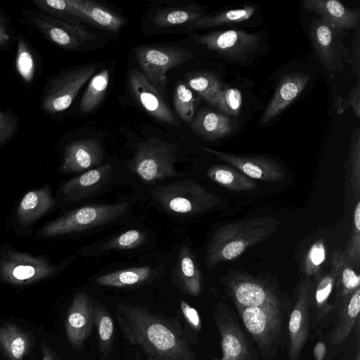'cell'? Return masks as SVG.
<instances>
[{"mask_svg":"<svg viewBox=\"0 0 360 360\" xmlns=\"http://www.w3.org/2000/svg\"><path fill=\"white\" fill-rule=\"evenodd\" d=\"M207 176L223 187L236 192L249 191L257 187L252 179L229 165H214L208 169Z\"/></svg>","mask_w":360,"mask_h":360,"instance_id":"4dcf8cb0","label":"cell"},{"mask_svg":"<svg viewBox=\"0 0 360 360\" xmlns=\"http://www.w3.org/2000/svg\"><path fill=\"white\" fill-rule=\"evenodd\" d=\"M215 325L220 335L221 357L202 360H257V352L233 312L219 303L213 311Z\"/></svg>","mask_w":360,"mask_h":360,"instance_id":"8fae6325","label":"cell"},{"mask_svg":"<svg viewBox=\"0 0 360 360\" xmlns=\"http://www.w3.org/2000/svg\"><path fill=\"white\" fill-rule=\"evenodd\" d=\"M116 309L122 334L142 360H198L178 320L138 304H117Z\"/></svg>","mask_w":360,"mask_h":360,"instance_id":"6da1fadb","label":"cell"},{"mask_svg":"<svg viewBox=\"0 0 360 360\" xmlns=\"http://www.w3.org/2000/svg\"><path fill=\"white\" fill-rule=\"evenodd\" d=\"M42 359L41 360H56L50 348L44 342L41 343Z\"/></svg>","mask_w":360,"mask_h":360,"instance_id":"816d5d0a","label":"cell"},{"mask_svg":"<svg viewBox=\"0 0 360 360\" xmlns=\"http://www.w3.org/2000/svg\"><path fill=\"white\" fill-rule=\"evenodd\" d=\"M177 148L155 137L141 143L133 158L134 172L145 182L153 183L177 175Z\"/></svg>","mask_w":360,"mask_h":360,"instance_id":"9c48e42d","label":"cell"},{"mask_svg":"<svg viewBox=\"0 0 360 360\" xmlns=\"http://www.w3.org/2000/svg\"><path fill=\"white\" fill-rule=\"evenodd\" d=\"M95 71L94 65H82L63 70L51 77L42 91L41 110L49 115L66 110Z\"/></svg>","mask_w":360,"mask_h":360,"instance_id":"52a82bcc","label":"cell"},{"mask_svg":"<svg viewBox=\"0 0 360 360\" xmlns=\"http://www.w3.org/2000/svg\"><path fill=\"white\" fill-rule=\"evenodd\" d=\"M29 334L13 323L0 327V349L8 360H24L29 352Z\"/></svg>","mask_w":360,"mask_h":360,"instance_id":"f1b7e54d","label":"cell"},{"mask_svg":"<svg viewBox=\"0 0 360 360\" xmlns=\"http://www.w3.org/2000/svg\"><path fill=\"white\" fill-rule=\"evenodd\" d=\"M359 34H357V37L356 38V42L354 44V68L356 72V74L359 77Z\"/></svg>","mask_w":360,"mask_h":360,"instance_id":"f907efd6","label":"cell"},{"mask_svg":"<svg viewBox=\"0 0 360 360\" xmlns=\"http://www.w3.org/2000/svg\"><path fill=\"white\" fill-rule=\"evenodd\" d=\"M327 352L326 344L319 340L314 347L313 355L314 360H323Z\"/></svg>","mask_w":360,"mask_h":360,"instance_id":"681fc988","label":"cell"},{"mask_svg":"<svg viewBox=\"0 0 360 360\" xmlns=\"http://www.w3.org/2000/svg\"><path fill=\"white\" fill-rule=\"evenodd\" d=\"M245 330L265 360H274L281 345L284 305L280 298L257 307H237Z\"/></svg>","mask_w":360,"mask_h":360,"instance_id":"3957f363","label":"cell"},{"mask_svg":"<svg viewBox=\"0 0 360 360\" xmlns=\"http://www.w3.org/2000/svg\"><path fill=\"white\" fill-rule=\"evenodd\" d=\"M180 309L183 316L190 327L193 330L200 332L202 328V321L197 309L184 300L180 301Z\"/></svg>","mask_w":360,"mask_h":360,"instance_id":"c3c4849f","label":"cell"},{"mask_svg":"<svg viewBox=\"0 0 360 360\" xmlns=\"http://www.w3.org/2000/svg\"><path fill=\"white\" fill-rule=\"evenodd\" d=\"M309 80L304 72H292L281 78L270 102L261 117L262 125L281 113L300 95Z\"/></svg>","mask_w":360,"mask_h":360,"instance_id":"ffe728a7","label":"cell"},{"mask_svg":"<svg viewBox=\"0 0 360 360\" xmlns=\"http://www.w3.org/2000/svg\"><path fill=\"white\" fill-rule=\"evenodd\" d=\"M110 80L108 69L102 70L91 77L79 105V112L89 113L94 110L103 99Z\"/></svg>","mask_w":360,"mask_h":360,"instance_id":"8d00e7d4","label":"cell"},{"mask_svg":"<svg viewBox=\"0 0 360 360\" xmlns=\"http://www.w3.org/2000/svg\"><path fill=\"white\" fill-rule=\"evenodd\" d=\"M129 82L133 97L150 115L160 122L180 126L165 99L140 70H130Z\"/></svg>","mask_w":360,"mask_h":360,"instance_id":"9a60e30c","label":"cell"},{"mask_svg":"<svg viewBox=\"0 0 360 360\" xmlns=\"http://www.w3.org/2000/svg\"><path fill=\"white\" fill-rule=\"evenodd\" d=\"M331 271L335 277V301L340 300L360 288V277L354 270L345 251L335 250L331 259Z\"/></svg>","mask_w":360,"mask_h":360,"instance_id":"4316f807","label":"cell"},{"mask_svg":"<svg viewBox=\"0 0 360 360\" xmlns=\"http://www.w3.org/2000/svg\"><path fill=\"white\" fill-rule=\"evenodd\" d=\"M19 129V118L15 112L0 107V146L11 141Z\"/></svg>","mask_w":360,"mask_h":360,"instance_id":"f6af8a7d","label":"cell"},{"mask_svg":"<svg viewBox=\"0 0 360 360\" xmlns=\"http://www.w3.org/2000/svg\"><path fill=\"white\" fill-rule=\"evenodd\" d=\"M104 151L96 138H84L69 143L63 150L60 169L65 173H83L99 167Z\"/></svg>","mask_w":360,"mask_h":360,"instance_id":"ac0fdd59","label":"cell"},{"mask_svg":"<svg viewBox=\"0 0 360 360\" xmlns=\"http://www.w3.org/2000/svg\"><path fill=\"white\" fill-rule=\"evenodd\" d=\"M23 23L30 26L55 46L69 51H77L94 40L95 35L37 8L21 10Z\"/></svg>","mask_w":360,"mask_h":360,"instance_id":"ba28073f","label":"cell"},{"mask_svg":"<svg viewBox=\"0 0 360 360\" xmlns=\"http://www.w3.org/2000/svg\"><path fill=\"white\" fill-rule=\"evenodd\" d=\"M17 35L11 25V19L0 8V50L8 51L16 42Z\"/></svg>","mask_w":360,"mask_h":360,"instance_id":"bcb514c9","label":"cell"},{"mask_svg":"<svg viewBox=\"0 0 360 360\" xmlns=\"http://www.w3.org/2000/svg\"><path fill=\"white\" fill-rule=\"evenodd\" d=\"M189 126L195 134L208 141L226 137L236 130V124L229 116L207 109L200 110Z\"/></svg>","mask_w":360,"mask_h":360,"instance_id":"603a6c76","label":"cell"},{"mask_svg":"<svg viewBox=\"0 0 360 360\" xmlns=\"http://www.w3.org/2000/svg\"><path fill=\"white\" fill-rule=\"evenodd\" d=\"M334 106L339 114L343 113L347 108H352L354 115L359 118L360 117L359 81L352 89L347 98L336 96Z\"/></svg>","mask_w":360,"mask_h":360,"instance_id":"7dc6e473","label":"cell"},{"mask_svg":"<svg viewBox=\"0 0 360 360\" xmlns=\"http://www.w3.org/2000/svg\"><path fill=\"white\" fill-rule=\"evenodd\" d=\"M354 268L359 269L360 266V202H356L353 214V228L345 251Z\"/></svg>","mask_w":360,"mask_h":360,"instance_id":"ee69618b","label":"cell"},{"mask_svg":"<svg viewBox=\"0 0 360 360\" xmlns=\"http://www.w3.org/2000/svg\"><path fill=\"white\" fill-rule=\"evenodd\" d=\"M205 152L215 155L221 161L239 170L252 179L266 182L281 181L285 177L283 169L275 161L261 156H244L200 147Z\"/></svg>","mask_w":360,"mask_h":360,"instance_id":"2e32d148","label":"cell"},{"mask_svg":"<svg viewBox=\"0 0 360 360\" xmlns=\"http://www.w3.org/2000/svg\"><path fill=\"white\" fill-rule=\"evenodd\" d=\"M146 240L143 232L137 229H130L119 235L105 240L99 245L101 252H108L113 250H129L141 245Z\"/></svg>","mask_w":360,"mask_h":360,"instance_id":"ab89813d","label":"cell"},{"mask_svg":"<svg viewBox=\"0 0 360 360\" xmlns=\"http://www.w3.org/2000/svg\"><path fill=\"white\" fill-rule=\"evenodd\" d=\"M193 37L207 49L236 62L246 61L261 41L260 34L240 30L211 32Z\"/></svg>","mask_w":360,"mask_h":360,"instance_id":"7c38bea8","label":"cell"},{"mask_svg":"<svg viewBox=\"0 0 360 360\" xmlns=\"http://www.w3.org/2000/svg\"><path fill=\"white\" fill-rule=\"evenodd\" d=\"M151 275L150 266L131 267L102 275L96 279V283L103 286L127 288L146 282Z\"/></svg>","mask_w":360,"mask_h":360,"instance_id":"d6a6232c","label":"cell"},{"mask_svg":"<svg viewBox=\"0 0 360 360\" xmlns=\"http://www.w3.org/2000/svg\"><path fill=\"white\" fill-rule=\"evenodd\" d=\"M326 246L323 239L315 242L309 249L304 264L307 276H314L316 280L321 277V268L326 259Z\"/></svg>","mask_w":360,"mask_h":360,"instance_id":"7bdbcfd3","label":"cell"},{"mask_svg":"<svg viewBox=\"0 0 360 360\" xmlns=\"http://www.w3.org/2000/svg\"><path fill=\"white\" fill-rule=\"evenodd\" d=\"M255 11V6L247 5L242 8L226 10L212 15H204L189 24L187 29L188 30H193L242 22L250 19Z\"/></svg>","mask_w":360,"mask_h":360,"instance_id":"836d02e7","label":"cell"},{"mask_svg":"<svg viewBox=\"0 0 360 360\" xmlns=\"http://www.w3.org/2000/svg\"><path fill=\"white\" fill-rule=\"evenodd\" d=\"M204 16L200 8L196 6L169 8L158 11L152 20L158 28L174 27L185 23L191 24Z\"/></svg>","mask_w":360,"mask_h":360,"instance_id":"e575fe53","label":"cell"},{"mask_svg":"<svg viewBox=\"0 0 360 360\" xmlns=\"http://www.w3.org/2000/svg\"><path fill=\"white\" fill-rule=\"evenodd\" d=\"M281 222L270 217L230 223L218 228L212 234L206 251V266L238 257L250 247L274 234Z\"/></svg>","mask_w":360,"mask_h":360,"instance_id":"7a4b0ae2","label":"cell"},{"mask_svg":"<svg viewBox=\"0 0 360 360\" xmlns=\"http://www.w3.org/2000/svg\"><path fill=\"white\" fill-rule=\"evenodd\" d=\"M93 321L98 335V347L102 358L107 359L111 352L115 336V325L111 314L101 303L94 302Z\"/></svg>","mask_w":360,"mask_h":360,"instance_id":"1f68e13d","label":"cell"},{"mask_svg":"<svg viewBox=\"0 0 360 360\" xmlns=\"http://www.w3.org/2000/svg\"><path fill=\"white\" fill-rule=\"evenodd\" d=\"M49 186L27 192L22 198L18 210V220L27 226L41 217L56 205Z\"/></svg>","mask_w":360,"mask_h":360,"instance_id":"d4e9b609","label":"cell"},{"mask_svg":"<svg viewBox=\"0 0 360 360\" xmlns=\"http://www.w3.org/2000/svg\"><path fill=\"white\" fill-rule=\"evenodd\" d=\"M188 85L198 93L204 100L212 106H215L217 96L224 87L219 78L207 71L191 73L186 77Z\"/></svg>","mask_w":360,"mask_h":360,"instance_id":"d590c367","label":"cell"},{"mask_svg":"<svg viewBox=\"0 0 360 360\" xmlns=\"http://www.w3.org/2000/svg\"><path fill=\"white\" fill-rule=\"evenodd\" d=\"M127 202L87 205L69 212L44 226V237L84 231L115 221L128 210Z\"/></svg>","mask_w":360,"mask_h":360,"instance_id":"8992f818","label":"cell"},{"mask_svg":"<svg viewBox=\"0 0 360 360\" xmlns=\"http://www.w3.org/2000/svg\"><path fill=\"white\" fill-rule=\"evenodd\" d=\"M177 281L186 294L198 297L202 290V275L195 257L187 246H183L179 254Z\"/></svg>","mask_w":360,"mask_h":360,"instance_id":"83f0119b","label":"cell"},{"mask_svg":"<svg viewBox=\"0 0 360 360\" xmlns=\"http://www.w3.org/2000/svg\"><path fill=\"white\" fill-rule=\"evenodd\" d=\"M242 103L243 96L238 88L224 86L217 96L214 107L227 116H237Z\"/></svg>","mask_w":360,"mask_h":360,"instance_id":"60d3db41","label":"cell"},{"mask_svg":"<svg viewBox=\"0 0 360 360\" xmlns=\"http://www.w3.org/2000/svg\"><path fill=\"white\" fill-rule=\"evenodd\" d=\"M93 301L84 292L77 293L68 310L65 319V332L70 345L81 349L89 337L93 321Z\"/></svg>","mask_w":360,"mask_h":360,"instance_id":"d6986e66","label":"cell"},{"mask_svg":"<svg viewBox=\"0 0 360 360\" xmlns=\"http://www.w3.org/2000/svg\"><path fill=\"white\" fill-rule=\"evenodd\" d=\"M224 283L236 308L257 307L280 298L272 288L246 274H233Z\"/></svg>","mask_w":360,"mask_h":360,"instance_id":"e0dca14e","label":"cell"},{"mask_svg":"<svg viewBox=\"0 0 360 360\" xmlns=\"http://www.w3.org/2000/svg\"><path fill=\"white\" fill-rule=\"evenodd\" d=\"M195 102L192 91L184 84L176 86L173 95L174 106L179 117L188 124L194 117Z\"/></svg>","mask_w":360,"mask_h":360,"instance_id":"f35d334b","label":"cell"},{"mask_svg":"<svg viewBox=\"0 0 360 360\" xmlns=\"http://www.w3.org/2000/svg\"><path fill=\"white\" fill-rule=\"evenodd\" d=\"M16 42L15 72L21 82L29 88L39 75L41 60L37 50L22 34H18Z\"/></svg>","mask_w":360,"mask_h":360,"instance_id":"484cf974","label":"cell"},{"mask_svg":"<svg viewBox=\"0 0 360 360\" xmlns=\"http://www.w3.org/2000/svg\"><path fill=\"white\" fill-rule=\"evenodd\" d=\"M57 270L58 267L45 258L24 252H9L0 261L1 278L15 285L39 281L53 276Z\"/></svg>","mask_w":360,"mask_h":360,"instance_id":"4fadbf2b","label":"cell"},{"mask_svg":"<svg viewBox=\"0 0 360 360\" xmlns=\"http://www.w3.org/2000/svg\"><path fill=\"white\" fill-rule=\"evenodd\" d=\"M349 160L351 166L352 186L356 200L360 194V129L357 127L352 131Z\"/></svg>","mask_w":360,"mask_h":360,"instance_id":"b9f144b4","label":"cell"},{"mask_svg":"<svg viewBox=\"0 0 360 360\" xmlns=\"http://www.w3.org/2000/svg\"><path fill=\"white\" fill-rule=\"evenodd\" d=\"M303 7L319 15L334 30L352 29L359 21L358 8H347L337 0H305Z\"/></svg>","mask_w":360,"mask_h":360,"instance_id":"7402d4cb","label":"cell"},{"mask_svg":"<svg viewBox=\"0 0 360 360\" xmlns=\"http://www.w3.org/2000/svg\"><path fill=\"white\" fill-rule=\"evenodd\" d=\"M335 277L331 270L318 280L314 302H311L315 320L317 322L334 311L333 304H330L328 300L335 286Z\"/></svg>","mask_w":360,"mask_h":360,"instance_id":"74e56055","label":"cell"},{"mask_svg":"<svg viewBox=\"0 0 360 360\" xmlns=\"http://www.w3.org/2000/svg\"><path fill=\"white\" fill-rule=\"evenodd\" d=\"M311 288L302 280L298 286L295 304L289 314L288 333L290 360H298L309 334Z\"/></svg>","mask_w":360,"mask_h":360,"instance_id":"5bb4252c","label":"cell"},{"mask_svg":"<svg viewBox=\"0 0 360 360\" xmlns=\"http://www.w3.org/2000/svg\"><path fill=\"white\" fill-rule=\"evenodd\" d=\"M334 311L338 313V322L330 337L332 345H340L348 337L359 322L360 288L333 302Z\"/></svg>","mask_w":360,"mask_h":360,"instance_id":"cb8c5ba5","label":"cell"},{"mask_svg":"<svg viewBox=\"0 0 360 360\" xmlns=\"http://www.w3.org/2000/svg\"><path fill=\"white\" fill-rule=\"evenodd\" d=\"M155 201L165 211L179 216H191L211 210L221 199L192 180L173 182L156 187Z\"/></svg>","mask_w":360,"mask_h":360,"instance_id":"277c9868","label":"cell"},{"mask_svg":"<svg viewBox=\"0 0 360 360\" xmlns=\"http://www.w3.org/2000/svg\"><path fill=\"white\" fill-rule=\"evenodd\" d=\"M35 8L76 25L81 20L110 32H118L124 24L121 16L102 4L89 0H30Z\"/></svg>","mask_w":360,"mask_h":360,"instance_id":"5b68a950","label":"cell"},{"mask_svg":"<svg viewBox=\"0 0 360 360\" xmlns=\"http://www.w3.org/2000/svg\"><path fill=\"white\" fill-rule=\"evenodd\" d=\"M141 71L163 98H167V72L194 57L192 51L179 47L141 46L134 49Z\"/></svg>","mask_w":360,"mask_h":360,"instance_id":"30bf717a","label":"cell"},{"mask_svg":"<svg viewBox=\"0 0 360 360\" xmlns=\"http://www.w3.org/2000/svg\"><path fill=\"white\" fill-rule=\"evenodd\" d=\"M334 32L323 20L313 19L310 27L311 42L320 60L328 69L336 56Z\"/></svg>","mask_w":360,"mask_h":360,"instance_id":"f546056e","label":"cell"},{"mask_svg":"<svg viewBox=\"0 0 360 360\" xmlns=\"http://www.w3.org/2000/svg\"><path fill=\"white\" fill-rule=\"evenodd\" d=\"M113 169L112 165L106 163L68 180L61 188L64 200L73 202L95 193L110 179Z\"/></svg>","mask_w":360,"mask_h":360,"instance_id":"44dd1931","label":"cell"}]
</instances>
